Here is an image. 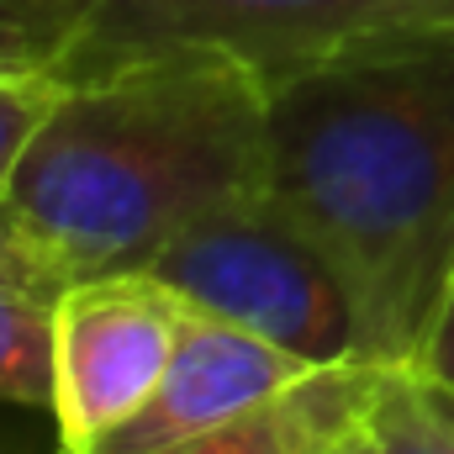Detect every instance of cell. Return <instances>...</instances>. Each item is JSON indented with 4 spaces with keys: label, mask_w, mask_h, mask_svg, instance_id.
Wrapping results in <instances>:
<instances>
[{
    "label": "cell",
    "mask_w": 454,
    "mask_h": 454,
    "mask_svg": "<svg viewBox=\"0 0 454 454\" xmlns=\"http://www.w3.org/2000/svg\"><path fill=\"white\" fill-rule=\"evenodd\" d=\"M264 191L339 264L364 359L412 370L454 275V43L275 85Z\"/></svg>",
    "instance_id": "cell-1"
},
{
    "label": "cell",
    "mask_w": 454,
    "mask_h": 454,
    "mask_svg": "<svg viewBox=\"0 0 454 454\" xmlns=\"http://www.w3.org/2000/svg\"><path fill=\"white\" fill-rule=\"evenodd\" d=\"M270 90L243 64L169 53L74 80L21 159L5 212L64 291L143 270L180 227L264 191Z\"/></svg>",
    "instance_id": "cell-2"
},
{
    "label": "cell",
    "mask_w": 454,
    "mask_h": 454,
    "mask_svg": "<svg viewBox=\"0 0 454 454\" xmlns=\"http://www.w3.org/2000/svg\"><path fill=\"white\" fill-rule=\"evenodd\" d=\"M454 43V0H74L48 69L74 85L116 64L207 53L264 90L343 59Z\"/></svg>",
    "instance_id": "cell-3"
},
{
    "label": "cell",
    "mask_w": 454,
    "mask_h": 454,
    "mask_svg": "<svg viewBox=\"0 0 454 454\" xmlns=\"http://www.w3.org/2000/svg\"><path fill=\"white\" fill-rule=\"evenodd\" d=\"M143 270L191 312L248 328L312 364H370L339 264L270 191H248L180 227Z\"/></svg>",
    "instance_id": "cell-4"
},
{
    "label": "cell",
    "mask_w": 454,
    "mask_h": 454,
    "mask_svg": "<svg viewBox=\"0 0 454 454\" xmlns=\"http://www.w3.org/2000/svg\"><path fill=\"white\" fill-rule=\"evenodd\" d=\"M191 307L148 270L69 280L53 296V423L59 450L90 454L159 391Z\"/></svg>",
    "instance_id": "cell-5"
},
{
    "label": "cell",
    "mask_w": 454,
    "mask_h": 454,
    "mask_svg": "<svg viewBox=\"0 0 454 454\" xmlns=\"http://www.w3.org/2000/svg\"><path fill=\"white\" fill-rule=\"evenodd\" d=\"M317 370H328V364H312L248 328H232L223 317L191 312L159 391L143 402L137 418H127L90 454H148L164 444H180V439H196L207 428H223L232 418L254 412L259 402L291 391L296 380H307Z\"/></svg>",
    "instance_id": "cell-6"
},
{
    "label": "cell",
    "mask_w": 454,
    "mask_h": 454,
    "mask_svg": "<svg viewBox=\"0 0 454 454\" xmlns=\"http://www.w3.org/2000/svg\"><path fill=\"white\" fill-rule=\"evenodd\" d=\"M380 375H386L380 364H359V359L328 364L223 428H207L196 439H180V444L148 454H339L370 423Z\"/></svg>",
    "instance_id": "cell-7"
},
{
    "label": "cell",
    "mask_w": 454,
    "mask_h": 454,
    "mask_svg": "<svg viewBox=\"0 0 454 454\" xmlns=\"http://www.w3.org/2000/svg\"><path fill=\"white\" fill-rule=\"evenodd\" d=\"M0 402H53V296L0 286Z\"/></svg>",
    "instance_id": "cell-8"
},
{
    "label": "cell",
    "mask_w": 454,
    "mask_h": 454,
    "mask_svg": "<svg viewBox=\"0 0 454 454\" xmlns=\"http://www.w3.org/2000/svg\"><path fill=\"white\" fill-rule=\"evenodd\" d=\"M380 454H454V396L418 370H386L375 391Z\"/></svg>",
    "instance_id": "cell-9"
},
{
    "label": "cell",
    "mask_w": 454,
    "mask_h": 454,
    "mask_svg": "<svg viewBox=\"0 0 454 454\" xmlns=\"http://www.w3.org/2000/svg\"><path fill=\"white\" fill-rule=\"evenodd\" d=\"M64 80L53 69H0V207L11 196V180L21 169V159L32 153L37 132L48 127V116L64 101Z\"/></svg>",
    "instance_id": "cell-10"
},
{
    "label": "cell",
    "mask_w": 454,
    "mask_h": 454,
    "mask_svg": "<svg viewBox=\"0 0 454 454\" xmlns=\"http://www.w3.org/2000/svg\"><path fill=\"white\" fill-rule=\"evenodd\" d=\"M59 43V0H0V69H48Z\"/></svg>",
    "instance_id": "cell-11"
},
{
    "label": "cell",
    "mask_w": 454,
    "mask_h": 454,
    "mask_svg": "<svg viewBox=\"0 0 454 454\" xmlns=\"http://www.w3.org/2000/svg\"><path fill=\"white\" fill-rule=\"evenodd\" d=\"M0 286H21V291H37V296H59V286L32 259V248L21 243V232H16L5 207H0Z\"/></svg>",
    "instance_id": "cell-12"
},
{
    "label": "cell",
    "mask_w": 454,
    "mask_h": 454,
    "mask_svg": "<svg viewBox=\"0 0 454 454\" xmlns=\"http://www.w3.org/2000/svg\"><path fill=\"white\" fill-rule=\"evenodd\" d=\"M412 370L428 375L434 386H444L454 396V275H450V291H444V301H439V317H434V328H428L423 354H418Z\"/></svg>",
    "instance_id": "cell-13"
},
{
    "label": "cell",
    "mask_w": 454,
    "mask_h": 454,
    "mask_svg": "<svg viewBox=\"0 0 454 454\" xmlns=\"http://www.w3.org/2000/svg\"><path fill=\"white\" fill-rule=\"evenodd\" d=\"M370 412H375V407H370ZM339 454H380V444H375V423H364V428H359Z\"/></svg>",
    "instance_id": "cell-14"
}]
</instances>
